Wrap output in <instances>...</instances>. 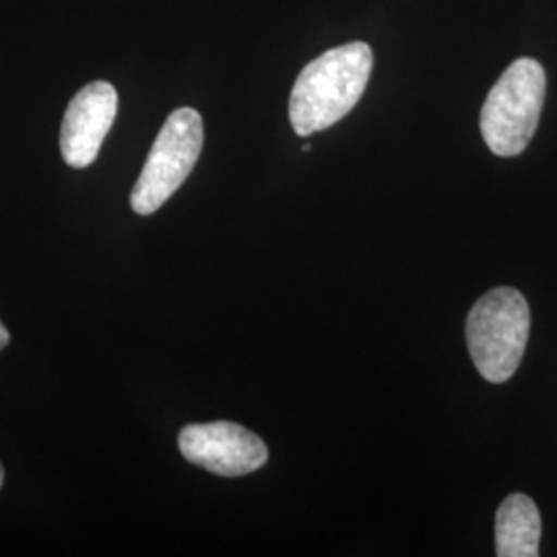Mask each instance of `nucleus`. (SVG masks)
I'll return each instance as SVG.
<instances>
[{
	"instance_id": "nucleus-4",
	"label": "nucleus",
	"mask_w": 557,
	"mask_h": 557,
	"mask_svg": "<svg viewBox=\"0 0 557 557\" xmlns=\"http://www.w3.org/2000/svg\"><path fill=\"white\" fill-rule=\"evenodd\" d=\"M202 119L195 108L172 112L151 147L131 195V207L139 215H153L190 176L202 151Z\"/></svg>"
},
{
	"instance_id": "nucleus-5",
	"label": "nucleus",
	"mask_w": 557,
	"mask_h": 557,
	"mask_svg": "<svg viewBox=\"0 0 557 557\" xmlns=\"http://www.w3.org/2000/svg\"><path fill=\"white\" fill-rule=\"evenodd\" d=\"M182 457L221 478H242L259 471L269 460L262 440L232 421L193 423L178 436Z\"/></svg>"
},
{
	"instance_id": "nucleus-6",
	"label": "nucleus",
	"mask_w": 557,
	"mask_h": 557,
	"mask_svg": "<svg viewBox=\"0 0 557 557\" xmlns=\"http://www.w3.org/2000/svg\"><path fill=\"white\" fill-rule=\"evenodd\" d=\"M119 112V94L112 83L94 81L71 100L60 128V151L66 165L83 170L98 160Z\"/></svg>"
},
{
	"instance_id": "nucleus-2",
	"label": "nucleus",
	"mask_w": 557,
	"mask_h": 557,
	"mask_svg": "<svg viewBox=\"0 0 557 557\" xmlns=\"http://www.w3.org/2000/svg\"><path fill=\"white\" fill-rule=\"evenodd\" d=\"M531 333V310L515 287H496L475 301L467 319V345L479 374L502 384L517 374Z\"/></svg>"
},
{
	"instance_id": "nucleus-3",
	"label": "nucleus",
	"mask_w": 557,
	"mask_h": 557,
	"mask_svg": "<svg viewBox=\"0 0 557 557\" xmlns=\"http://www.w3.org/2000/svg\"><path fill=\"white\" fill-rule=\"evenodd\" d=\"M547 91L537 60L518 59L492 87L481 110V135L498 158H517L535 137Z\"/></svg>"
},
{
	"instance_id": "nucleus-1",
	"label": "nucleus",
	"mask_w": 557,
	"mask_h": 557,
	"mask_svg": "<svg viewBox=\"0 0 557 557\" xmlns=\"http://www.w3.org/2000/svg\"><path fill=\"white\" fill-rule=\"evenodd\" d=\"M374 54L366 41H349L312 60L292 89L289 120L299 137L320 133L345 119L361 100Z\"/></svg>"
},
{
	"instance_id": "nucleus-7",
	"label": "nucleus",
	"mask_w": 557,
	"mask_h": 557,
	"mask_svg": "<svg viewBox=\"0 0 557 557\" xmlns=\"http://www.w3.org/2000/svg\"><path fill=\"white\" fill-rule=\"evenodd\" d=\"M541 515L537 504L524 494L502 502L496 515V554L499 557H537Z\"/></svg>"
},
{
	"instance_id": "nucleus-8",
	"label": "nucleus",
	"mask_w": 557,
	"mask_h": 557,
	"mask_svg": "<svg viewBox=\"0 0 557 557\" xmlns=\"http://www.w3.org/2000/svg\"><path fill=\"white\" fill-rule=\"evenodd\" d=\"M9 341H11V335H9V331H7V326L0 322V351L9 345Z\"/></svg>"
},
{
	"instance_id": "nucleus-9",
	"label": "nucleus",
	"mask_w": 557,
	"mask_h": 557,
	"mask_svg": "<svg viewBox=\"0 0 557 557\" xmlns=\"http://www.w3.org/2000/svg\"><path fill=\"white\" fill-rule=\"evenodd\" d=\"M2 481H4V469H2V465H0V487H2Z\"/></svg>"
}]
</instances>
